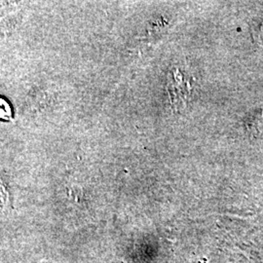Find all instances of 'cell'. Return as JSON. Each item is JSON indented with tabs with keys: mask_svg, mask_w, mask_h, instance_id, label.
Returning a JSON list of instances; mask_svg holds the SVG:
<instances>
[{
	"mask_svg": "<svg viewBox=\"0 0 263 263\" xmlns=\"http://www.w3.org/2000/svg\"><path fill=\"white\" fill-rule=\"evenodd\" d=\"M179 74L180 73L179 72L173 76L170 74V82L168 86L170 95L172 98V103L178 107H180V105L184 106L183 104L189 94L187 84L182 81V76Z\"/></svg>",
	"mask_w": 263,
	"mask_h": 263,
	"instance_id": "cell-1",
	"label": "cell"
},
{
	"mask_svg": "<svg viewBox=\"0 0 263 263\" xmlns=\"http://www.w3.org/2000/svg\"><path fill=\"white\" fill-rule=\"evenodd\" d=\"M247 130L249 134L254 138L263 137V108L258 109L249 116L247 123Z\"/></svg>",
	"mask_w": 263,
	"mask_h": 263,
	"instance_id": "cell-2",
	"label": "cell"
}]
</instances>
